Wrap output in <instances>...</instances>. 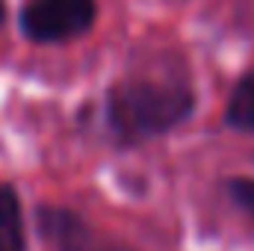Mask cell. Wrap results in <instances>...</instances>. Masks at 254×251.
<instances>
[{"label": "cell", "instance_id": "obj_1", "mask_svg": "<svg viewBox=\"0 0 254 251\" xmlns=\"http://www.w3.org/2000/svg\"><path fill=\"white\" fill-rule=\"evenodd\" d=\"M195 107L190 83L178 74H133L113 86L107 119L125 142H142L178 127Z\"/></svg>", "mask_w": 254, "mask_h": 251}, {"label": "cell", "instance_id": "obj_2", "mask_svg": "<svg viewBox=\"0 0 254 251\" xmlns=\"http://www.w3.org/2000/svg\"><path fill=\"white\" fill-rule=\"evenodd\" d=\"M95 12V0H30L21 12V27L27 39L51 45L86 33Z\"/></svg>", "mask_w": 254, "mask_h": 251}, {"label": "cell", "instance_id": "obj_3", "mask_svg": "<svg viewBox=\"0 0 254 251\" xmlns=\"http://www.w3.org/2000/svg\"><path fill=\"white\" fill-rule=\"evenodd\" d=\"M39 228L42 234L54 243L57 251H130L122 243L98 237L83 219H77L68 210H42L39 213Z\"/></svg>", "mask_w": 254, "mask_h": 251}, {"label": "cell", "instance_id": "obj_4", "mask_svg": "<svg viewBox=\"0 0 254 251\" xmlns=\"http://www.w3.org/2000/svg\"><path fill=\"white\" fill-rule=\"evenodd\" d=\"M0 251H24V222L18 195L0 184Z\"/></svg>", "mask_w": 254, "mask_h": 251}, {"label": "cell", "instance_id": "obj_5", "mask_svg": "<svg viewBox=\"0 0 254 251\" xmlns=\"http://www.w3.org/2000/svg\"><path fill=\"white\" fill-rule=\"evenodd\" d=\"M228 125L243 130V133H254V71H249L231 92L228 98V113H225Z\"/></svg>", "mask_w": 254, "mask_h": 251}, {"label": "cell", "instance_id": "obj_6", "mask_svg": "<svg viewBox=\"0 0 254 251\" xmlns=\"http://www.w3.org/2000/svg\"><path fill=\"white\" fill-rule=\"evenodd\" d=\"M228 195L246 210L254 216V178H234L228 181Z\"/></svg>", "mask_w": 254, "mask_h": 251}, {"label": "cell", "instance_id": "obj_7", "mask_svg": "<svg viewBox=\"0 0 254 251\" xmlns=\"http://www.w3.org/2000/svg\"><path fill=\"white\" fill-rule=\"evenodd\" d=\"M3 18H6V6H3V0H0V24H3Z\"/></svg>", "mask_w": 254, "mask_h": 251}]
</instances>
